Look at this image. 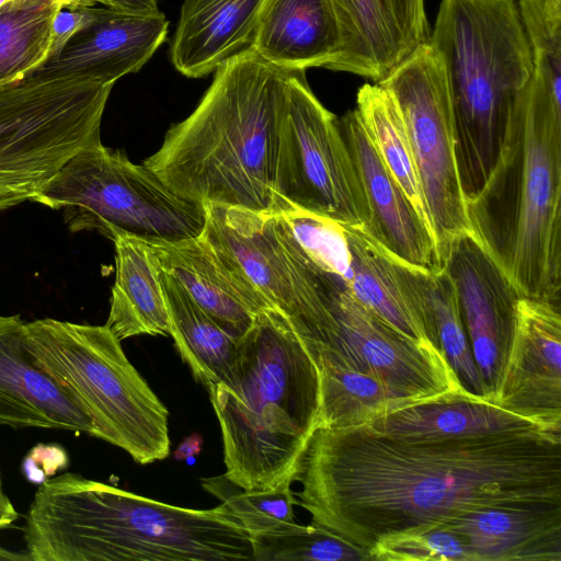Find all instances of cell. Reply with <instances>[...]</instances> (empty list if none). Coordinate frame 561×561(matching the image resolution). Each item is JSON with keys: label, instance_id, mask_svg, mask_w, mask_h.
<instances>
[{"label": "cell", "instance_id": "1", "mask_svg": "<svg viewBox=\"0 0 561 561\" xmlns=\"http://www.w3.org/2000/svg\"><path fill=\"white\" fill-rule=\"evenodd\" d=\"M297 481L312 524L368 552L382 536L477 511L561 506V432L408 438L366 424L318 428Z\"/></svg>", "mask_w": 561, "mask_h": 561}, {"label": "cell", "instance_id": "2", "mask_svg": "<svg viewBox=\"0 0 561 561\" xmlns=\"http://www.w3.org/2000/svg\"><path fill=\"white\" fill-rule=\"evenodd\" d=\"M533 50L496 164L466 206L472 234L519 297L560 305L561 41Z\"/></svg>", "mask_w": 561, "mask_h": 561}, {"label": "cell", "instance_id": "3", "mask_svg": "<svg viewBox=\"0 0 561 561\" xmlns=\"http://www.w3.org/2000/svg\"><path fill=\"white\" fill-rule=\"evenodd\" d=\"M286 98L287 71L248 47L217 67L196 108L144 164L187 199L272 214Z\"/></svg>", "mask_w": 561, "mask_h": 561}, {"label": "cell", "instance_id": "4", "mask_svg": "<svg viewBox=\"0 0 561 561\" xmlns=\"http://www.w3.org/2000/svg\"><path fill=\"white\" fill-rule=\"evenodd\" d=\"M30 561L253 560L222 505H170L66 472L36 490L24 526Z\"/></svg>", "mask_w": 561, "mask_h": 561}, {"label": "cell", "instance_id": "5", "mask_svg": "<svg viewBox=\"0 0 561 561\" xmlns=\"http://www.w3.org/2000/svg\"><path fill=\"white\" fill-rule=\"evenodd\" d=\"M218 419L226 473L244 491L297 481L317 430V366L287 318L260 311L239 336L233 381L208 390Z\"/></svg>", "mask_w": 561, "mask_h": 561}, {"label": "cell", "instance_id": "6", "mask_svg": "<svg viewBox=\"0 0 561 561\" xmlns=\"http://www.w3.org/2000/svg\"><path fill=\"white\" fill-rule=\"evenodd\" d=\"M428 45L446 80L467 203L496 164L534 50L516 0H442Z\"/></svg>", "mask_w": 561, "mask_h": 561}, {"label": "cell", "instance_id": "7", "mask_svg": "<svg viewBox=\"0 0 561 561\" xmlns=\"http://www.w3.org/2000/svg\"><path fill=\"white\" fill-rule=\"evenodd\" d=\"M36 363L82 408L95 437L148 465L170 454L169 411L104 325L51 318L25 322Z\"/></svg>", "mask_w": 561, "mask_h": 561}, {"label": "cell", "instance_id": "8", "mask_svg": "<svg viewBox=\"0 0 561 561\" xmlns=\"http://www.w3.org/2000/svg\"><path fill=\"white\" fill-rule=\"evenodd\" d=\"M285 238L313 289L306 311L290 324L312 359H333L419 401L469 393L443 352L402 334L357 299L342 279L312 264L288 233Z\"/></svg>", "mask_w": 561, "mask_h": 561}, {"label": "cell", "instance_id": "9", "mask_svg": "<svg viewBox=\"0 0 561 561\" xmlns=\"http://www.w3.org/2000/svg\"><path fill=\"white\" fill-rule=\"evenodd\" d=\"M61 210L71 232L119 231L147 243L198 237L204 204L173 192L145 164H135L102 142L88 147L54 175L33 199Z\"/></svg>", "mask_w": 561, "mask_h": 561}, {"label": "cell", "instance_id": "10", "mask_svg": "<svg viewBox=\"0 0 561 561\" xmlns=\"http://www.w3.org/2000/svg\"><path fill=\"white\" fill-rule=\"evenodd\" d=\"M113 85L32 76L0 84V213L33 202L69 159L101 142Z\"/></svg>", "mask_w": 561, "mask_h": 561}, {"label": "cell", "instance_id": "11", "mask_svg": "<svg viewBox=\"0 0 561 561\" xmlns=\"http://www.w3.org/2000/svg\"><path fill=\"white\" fill-rule=\"evenodd\" d=\"M274 193V213L291 206L364 231L368 228V204L337 117L313 94L304 70L287 71Z\"/></svg>", "mask_w": 561, "mask_h": 561}, {"label": "cell", "instance_id": "12", "mask_svg": "<svg viewBox=\"0 0 561 561\" xmlns=\"http://www.w3.org/2000/svg\"><path fill=\"white\" fill-rule=\"evenodd\" d=\"M378 84L393 96L404 121L443 264L453 240L471 228L440 60L427 43Z\"/></svg>", "mask_w": 561, "mask_h": 561}, {"label": "cell", "instance_id": "13", "mask_svg": "<svg viewBox=\"0 0 561 561\" xmlns=\"http://www.w3.org/2000/svg\"><path fill=\"white\" fill-rule=\"evenodd\" d=\"M204 207L202 234L222 262L267 308L295 321L312 289L273 215L209 203Z\"/></svg>", "mask_w": 561, "mask_h": 561}, {"label": "cell", "instance_id": "14", "mask_svg": "<svg viewBox=\"0 0 561 561\" xmlns=\"http://www.w3.org/2000/svg\"><path fill=\"white\" fill-rule=\"evenodd\" d=\"M478 367L492 401L510 350L520 298L472 232L456 237L443 259Z\"/></svg>", "mask_w": 561, "mask_h": 561}, {"label": "cell", "instance_id": "15", "mask_svg": "<svg viewBox=\"0 0 561 561\" xmlns=\"http://www.w3.org/2000/svg\"><path fill=\"white\" fill-rule=\"evenodd\" d=\"M560 305L519 298L510 350L492 403L561 432Z\"/></svg>", "mask_w": 561, "mask_h": 561}, {"label": "cell", "instance_id": "16", "mask_svg": "<svg viewBox=\"0 0 561 561\" xmlns=\"http://www.w3.org/2000/svg\"><path fill=\"white\" fill-rule=\"evenodd\" d=\"M169 21L161 11L133 12L92 7L90 21L54 57L28 76L75 77L114 84L138 72L165 41ZM27 76V77H28Z\"/></svg>", "mask_w": 561, "mask_h": 561}, {"label": "cell", "instance_id": "17", "mask_svg": "<svg viewBox=\"0 0 561 561\" xmlns=\"http://www.w3.org/2000/svg\"><path fill=\"white\" fill-rule=\"evenodd\" d=\"M369 208L365 231L389 254L426 273L443 264L433 230L422 220L373 145L357 110L337 117Z\"/></svg>", "mask_w": 561, "mask_h": 561}, {"label": "cell", "instance_id": "18", "mask_svg": "<svg viewBox=\"0 0 561 561\" xmlns=\"http://www.w3.org/2000/svg\"><path fill=\"white\" fill-rule=\"evenodd\" d=\"M343 45L330 70L383 81L428 43L424 0H332Z\"/></svg>", "mask_w": 561, "mask_h": 561}, {"label": "cell", "instance_id": "19", "mask_svg": "<svg viewBox=\"0 0 561 561\" xmlns=\"http://www.w3.org/2000/svg\"><path fill=\"white\" fill-rule=\"evenodd\" d=\"M84 433L95 428L77 401L34 359L19 314H0V426Z\"/></svg>", "mask_w": 561, "mask_h": 561}, {"label": "cell", "instance_id": "20", "mask_svg": "<svg viewBox=\"0 0 561 561\" xmlns=\"http://www.w3.org/2000/svg\"><path fill=\"white\" fill-rule=\"evenodd\" d=\"M343 38L332 0H267L249 46L285 71L331 69Z\"/></svg>", "mask_w": 561, "mask_h": 561}, {"label": "cell", "instance_id": "21", "mask_svg": "<svg viewBox=\"0 0 561 561\" xmlns=\"http://www.w3.org/2000/svg\"><path fill=\"white\" fill-rule=\"evenodd\" d=\"M267 0H184L170 46L174 68L203 78L251 45Z\"/></svg>", "mask_w": 561, "mask_h": 561}, {"label": "cell", "instance_id": "22", "mask_svg": "<svg viewBox=\"0 0 561 561\" xmlns=\"http://www.w3.org/2000/svg\"><path fill=\"white\" fill-rule=\"evenodd\" d=\"M148 244L160 268L234 335L243 334L260 311L270 309L222 262L202 233L176 242Z\"/></svg>", "mask_w": 561, "mask_h": 561}, {"label": "cell", "instance_id": "23", "mask_svg": "<svg viewBox=\"0 0 561 561\" xmlns=\"http://www.w3.org/2000/svg\"><path fill=\"white\" fill-rule=\"evenodd\" d=\"M439 527L462 538L472 561H561V506L488 508Z\"/></svg>", "mask_w": 561, "mask_h": 561}, {"label": "cell", "instance_id": "24", "mask_svg": "<svg viewBox=\"0 0 561 561\" xmlns=\"http://www.w3.org/2000/svg\"><path fill=\"white\" fill-rule=\"evenodd\" d=\"M115 248V282L105 325L123 341L138 335H169L160 266L150 245L119 231Z\"/></svg>", "mask_w": 561, "mask_h": 561}, {"label": "cell", "instance_id": "25", "mask_svg": "<svg viewBox=\"0 0 561 561\" xmlns=\"http://www.w3.org/2000/svg\"><path fill=\"white\" fill-rule=\"evenodd\" d=\"M373 431L408 438H444L539 427L470 393H450L374 419ZM541 428V427H540Z\"/></svg>", "mask_w": 561, "mask_h": 561}, {"label": "cell", "instance_id": "26", "mask_svg": "<svg viewBox=\"0 0 561 561\" xmlns=\"http://www.w3.org/2000/svg\"><path fill=\"white\" fill-rule=\"evenodd\" d=\"M161 270V268H160ZM169 335L183 362L207 391L234 378L238 339L202 309L169 273L161 270Z\"/></svg>", "mask_w": 561, "mask_h": 561}, {"label": "cell", "instance_id": "27", "mask_svg": "<svg viewBox=\"0 0 561 561\" xmlns=\"http://www.w3.org/2000/svg\"><path fill=\"white\" fill-rule=\"evenodd\" d=\"M320 383L318 428L370 423L401 408L424 402L392 390L381 380L327 357L313 359Z\"/></svg>", "mask_w": 561, "mask_h": 561}, {"label": "cell", "instance_id": "28", "mask_svg": "<svg viewBox=\"0 0 561 561\" xmlns=\"http://www.w3.org/2000/svg\"><path fill=\"white\" fill-rule=\"evenodd\" d=\"M356 104L381 160L432 229L407 127L393 96L378 83H365L357 92Z\"/></svg>", "mask_w": 561, "mask_h": 561}, {"label": "cell", "instance_id": "29", "mask_svg": "<svg viewBox=\"0 0 561 561\" xmlns=\"http://www.w3.org/2000/svg\"><path fill=\"white\" fill-rule=\"evenodd\" d=\"M61 9L54 0L0 4V84L27 77L47 60L53 23Z\"/></svg>", "mask_w": 561, "mask_h": 561}, {"label": "cell", "instance_id": "30", "mask_svg": "<svg viewBox=\"0 0 561 561\" xmlns=\"http://www.w3.org/2000/svg\"><path fill=\"white\" fill-rule=\"evenodd\" d=\"M414 277L430 310L440 350L460 385L467 392L484 399L482 380L451 279L444 268L437 273H426L415 268Z\"/></svg>", "mask_w": 561, "mask_h": 561}, {"label": "cell", "instance_id": "31", "mask_svg": "<svg viewBox=\"0 0 561 561\" xmlns=\"http://www.w3.org/2000/svg\"><path fill=\"white\" fill-rule=\"evenodd\" d=\"M256 561H370L366 550L311 524L295 522L251 537Z\"/></svg>", "mask_w": 561, "mask_h": 561}, {"label": "cell", "instance_id": "32", "mask_svg": "<svg viewBox=\"0 0 561 561\" xmlns=\"http://www.w3.org/2000/svg\"><path fill=\"white\" fill-rule=\"evenodd\" d=\"M203 486L221 501L250 537L295 522L297 500L290 484L265 491H244L221 476L204 480Z\"/></svg>", "mask_w": 561, "mask_h": 561}, {"label": "cell", "instance_id": "33", "mask_svg": "<svg viewBox=\"0 0 561 561\" xmlns=\"http://www.w3.org/2000/svg\"><path fill=\"white\" fill-rule=\"evenodd\" d=\"M368 554L370 561H472L462 538L444 527L382 536Z\"/></svg>", "mask_w": 561, "mask_h": 561}, {"label": "cell", "instance_id": "34", "mask_svg": "<svg viewBox=\"0 0 561 561\" xmlns=\"http://www.w3.org/2000/svg\"><path fill=\"white\" fill-rule=\"evenodd\" d=\"M518 8L526 28L561 31V0H519Z\"/></svg>", "mask_w": 561, "mask_h": 561}, {"label": "cell", "instance_id": "35", "mask_svg": "<svg viewBox=\"0 0 561 561\" xmlns=\"http://www.w3.org/2000/svg\"><path fill=\"white\" fill-rule=\"evenodd\" d=\"M92 16V7L62 8L55 16L51 43L47 59L56 56L66 43L82 28Z\"/></svg>", "mask_w": 561, "mask_h": 561}, {"label": "cell", "instance_id": "36", "mask_svg": "<svg viewBox=\"0 0 561 561\" xmlns=\"http://www.w3.org/2000/svg\"><path fill=\"white\" fill-rule=\"evenodd\" d=\"M62 8L95 7L98 4L133 12L158 11L157 0H54Z\"/></svg>", "mask_w": 561, "mask_h": 561}, {"label": "cell", "instance_id": "37", "mask_svg": "<svg viewBox=\"0 0 561 561\" xmlns=\"http://www.w3.org/2000/svg\"><path fill=\"white\" fill-rule=\"evenodd\" d=\"M203 439L198 434L187 436L174 451L176 460H185L201 453Z\"/></svg>", "mask_w": 561, "mask_h": 561}, {"label": "cell", "instance_id": "38", "mask_svg": "<svg viewBox=\"0 0 561 561\" xmlns=\"http://www.w3.org/2000/svg\"><path fill=\"white\" fill-rule=\"evenodd\" d=\"M18 517L19 513L9 497L3 492L0 493V530L11 527Z\"/></svg>", "mask_w": 561, "mask_h": 561}, {"label": "cell", "instance_id": "39", "mask_svg": "<svg viewBox=\"0 0 561 561\" xmlns=\"http://www.w3.org/2000/svg\"><path fill=\"white\" fill-rule=\"evenodd\" d=\"M0 493H2V482H1V476H0Z\"/></svg>", "mask_w": 561, "mask_h": 561}]
</instances>
